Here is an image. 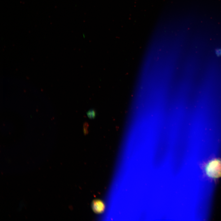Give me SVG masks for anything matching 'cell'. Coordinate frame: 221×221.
I'll return each mask as SVG.
<instances>
[{
    "instance_id": "277c9868",
    "label": "cell",
    "mask_w": 221,
    "mask_h": 221,
    "mask_svg": "<svg viewBox=\"0 0 221 221\" xmlns=\"http://www.w3.org/2000/svg\"><path fill=\"white\" fill-rule=\"evenodd\" d=\"M217 54H218L219 55H221V50H219L217 52Z\"/></svg>"
},
{
    "instance_id": "6da1fadb",
    "label": "cell",
    "mask_w": 221,
    "mask_h": 221,
    "mask_svg": "<svg viewBox=\"0 0 221 221\" xmlns=\"http://www.w3.org/2000/svg\"><path fill=\"white\" fill-rule=\"evenodd\" d=\"M207 174L210 177L216 178L221 176V160L214 159L210 161L205 168Z\"/></svg>"
},
{
    "instance_id": "3957f363",
    "label": "cell",
    "mask_w": 221,
    "mask_h": 221,
    "mask_svg": "<svg viewBox=\"0 0 221 221\" xmlns=\"http://www.w3.org/2000/svg\"><path fill=\"white\" fill-rule=\"evenodd\" d=\"M87 115L89 118H93L95 115V113L93 110H91L88 111L87 113Z\"/></svg>"
},
{
    "instance_id": "7a4b0ae2",
    "label": "cell",
    "mask_w": 221,
    "mask_h": 221,
    "mask_svg": "<svg viewBox=\"0 0 221 221\" xmlns=\"http://www.w3.org/2000/svg\"><path fill=\"white\" fill-rule=\"evenodd\" d=\"M93 209L96 212L100 213L102 212L104 208L103 203L99 201L94 202L93 204Z\"/></svg>"
}]
</instances>
